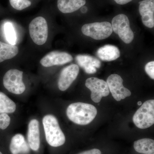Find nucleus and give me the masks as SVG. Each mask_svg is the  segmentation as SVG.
Segmentation results:
<instances>
[{
    "label": "nucleus",
    "mask_w": 154,
    "mask_h": 154,
    "mask_svg": "<svg viewBox=\"0 0 154 154\" xmlns=\"http://www.w3.org/2000/svg\"><path fill=\"white\" fill-rule=\"evenodd\" d=\"M116 3L119 5H124L129 3L132 0H114Z\"/></svg>",
    "instance_id": "obj_26"
},
{
    "label": "nucleus",
    "mask_w": 154,
    "mask_h": 154,
    "mask_svg": "<svg viewBox=\"0 0 154 154\" xmlns=\"http://www.w3.org/2000/svg\"><path fill=\"white\" fill-rule=\"evenodd\" d=\"M18 53L19 48L16 45L0 41V63L13 58Z\"/></svg>",
    "instance_id": "obj_19"
},
{
    "label": "nucleus",
    "mask_w": 154,
    "mask_h": 154,
    "mask_svg": "<svg viewBox=\"0 0 154 154\" xmlns=\"http://www.w3.org/2000/svg\"><path fill=\"white\" fill-rule=\"evenodd\" d=\"M11 119L7 113L0 114V129H6L11 123Z\"/></svg>",
    "instance_id": "obj_23"
},
{
    "label": "nucleus",
    "mask_w": 154,
    "mask_h": 154,
    "mask_svg": "<svg viewBox=\"0 0 154 154\" xmlns=\"http://www.w3.org/2000/svg\"><path fill=\"white\" fill-rule=\"evenodd\" d=\"M11 6L18 11H22L30 7L31 2L29 0H9Z\"/></svg>",
    "instance_id": "obj_22"
},
{
    "label": "nucleus",
    "mask_w": 154,
    "mask_h": 154,
    "mask_svg": "<svg viewBox=\"0 0 154 154\" xmlns=\"http://www.w3.org/2000/svg\"><path fill=\"white\" fill-rule=\"evenodd\" d=\"M145 70L146 73L152 79H154V62L151 61L146 64Z\"/></svg>",
    "instance_id": "obj_24"
},
{
    "label": "nucleus",
    "mask_w": 154,
    "mask_h": 154,
    "mask_svg": "<svg viewBox=\"0 0 154 154\" xmlns=\"http://www.w3.org/2000/svg\"><path fill=\"white\" fill-rule=\"evenodd\" d=\"M4 33L6 39L10 44L15 45L17 43V36L13 24L10 22H7L4 25Z\"/></svg>",
    "instance_id": "obj_21"
},
{
    "label": "nucleus",
    "mask_w": 154,
    "mask_h": 154,
    "mask_svg": "<svg viewBox=\"0 0 154 154\" xmlns=\"http://www.w3.org/2000/svg\"><path fill=\"white\" fill-rule=\"evenodd\" d=\"M112 29L126 44L130 43L134 38V33L130 26L128 17L123 14L115 16L112 19Z\"/></svg>",
    "instance_id": "obj_6"
},
{
    "label": "nucleus",
    "mask_w": 154,
    "mask_h": 154,
    "mask_svg": "<svg viewBox=\"0 0 154 154\" xmlns=\"http://www.w3.org/2000/svg\"><path fill=\"white\" fill-rule=\"evenodd\" d=\"M97 55L102 60L111 61L118 59L120 57V52L116 46L106 45L99 48Z\"/></svg>",
    "instance_id": "obj_16"
},
{
    "label": "nucleus",
    "mask_w": 154,
    "mask_h": 154,
    "mask_svg": "<svg viewBox=\"0 0 154 154\" xmlns=\"http://www.w3.org/2000/svg\"><path fill=\"white\" fill-rule=\"evenodd\" d=\"M16 109L15 102L2 92H0V114L13 113Z\"/></svg>",
    "instance_id": "obj_20"
},
{
    "label": "nucleus",
    "mask_w": 154,
    "mask_h": 154,
    "mask_svg": "<svg viewBox=\"0 0 154 154\" xmlns=\"http://www.w3.org/2000/svg\"><path fill=\"white\" fill-rule=\"evenodd\" d=\"M78 64L87 73L94 74L97 72V69L101 66L100 61L96 58L88 55H78L76 57Z\"/></svg>",
    "instance_id": "obj_13"
},
{
    "label": "nucleus",
    "mask_w": 154,
    "mask_h": 154,
    "mask_svg": "<svg viewBox=\"0 0 154 154\" xmlns=\"http://www.w3.org/2000/svg\"><path fill=\"white\" fill-rule=\"evenodd\" d=\"M142 105V103L141 102H138V105Z\"/></svg>",
    "instance_id": "obj_27"
},
{
    "label": "nucleus",
    "mask_w": 154,
    "mask_h": 154,
    "mask_svg": "<svg viewBox=\"0 0 154 154\" xmlns=\"http://www.w3.org/2000/svg\"><path fill=\"white\" fill-rule=\"evenodd\" d=\"M79 72V68L77 64H71L66 67L61 72L58 86L61 91H66L76 79Z\"/></svg>",
    "instance_id": "obj_11"
},
{
    "label": "nucleus",
    "mask_w": 154,
    "mask_h": 154,
    "mask_svg": "<svg viewBox=\"0 0 154 154\" xmlns=\"http://www.w3.org/2000/svg\"><path fill=\"white\" fill-rule=\"evenodd\" d=\"M86 3V0H57V6L61 13L70 14L78 11Z\"/></svg>",
    "instance_id": "obj_15"
},
{
    "label": "nucleus",
    "mask_w": 154,
    "mask_h": 154,
    "mask_svg": "<svg viewBox=\"0 0 154 154\" xmlns=\"http://www.w3.org/2000/svg\"><path fill=\"white\" fill-rule=\"evenodd\" d=\"M133 121L136 126L146 129L154 123V100H148L134 113Z\"/></svg>",
    "instance_id": "obj_3"
},
{
    "label": "nucleus",
    "mask_w": 154,
    "mask_h": 154,
    "mask_svg": "<svg viewBox=\"0 0 154 154\" xmlns=\"http://www.w3.org/2000/svg\"><path fill=\"white\" fill-rule=\"evenodd\" d=\"M97 113L94 105L82 102L72 103L67 108L66 114L71 121L79 125L90 124Z\"/></svg>",
    "instance_id": "obj_1"
},
{
    "label": "nucleus",
    "mask_w": 154,
    "mask_h": 154,
    "mask_svg": "<svg viewBox=\"0 0 154 154\" xmlns=\"http://www.w3.org/2000/svg\"><path fill=\"white\" fill-rule=\"evenodd\" d=\"M85 86L91 92V98L95 103H99L102 97L110 94L106 82L97 78H90L86 81Z\"/></svg>",
    "instance_id": "obj_8"
},
{
    "label": "nucleus",
    "mask_w": 154,
    "mask_h": 154,
    "mask_svg": "<svg viewBox=\"0 0 154 154\" xmlns=\"http://www.w3.org/2000/svg\"><path fill=\"white\" fill-rule=\"evenodd\" d=\"M12 154H25L29 151L24 137L21 134H17L11 139L10 146Z\"/></svg>",
    "instance_id": "obj_17"
},
{
    "label": "nucleus",
    "mask_w": 154,
    "mask_h": 154,
    "mask_svg": "<svg viewBox=\"0 0 154 154\" xmlns=\"http://www.w3.org/2000/svg\"><path fill=\"white\" fill-rule=\"evenodd\" d=\"M73 60L71 55L65 52L53 51L49 53L40 61L42 66L49 67L54 66L63 65Z\"/></svg>",
    "instance_id": "obj_10"
},
{
    "label": "nucleus",
    "mask_w": 154,
    "mask_h": 154,
    "mask_svg": "<svg viewBox=\"0 0 154 154\" xmlns=\"http://www.w3.org/2000/svg\"><path fill=\"white\" fill-rule=\"evenodd\" d=\"M77 154H103L100 149L94 148L80 152Z\"/></svg>",
    "instance_id": "obj_25"
},
{
    "label": "nucleus",
    "mask_w": 154,
    "mask_h": 154,
    "mask_svg": "<svg viewBox=\"0 0 154 154\" xmlns=\"http://www.w3.org/2000/svg\"><path fill=\"white\" fill-rule=\"evenodd\" d=\"M82 31L86 36L96 40H102L111 35L113 29L110 22H104L85 24L82 27Z\"/></svg>",
    "instance_id": "obj_5"
},
{
    "label": "nucleus",
    "mask_w": 154,
    "mask_h": 154,
    "mask_svg": "<svg viewBox=\"0 0 154 154\" xmlns=\"http://www.w3.org/2000/svg\"><path fill=\"white\" fill-rule=\"evenodd\" d=\"M23 72L16 69L9 70L3 78V85L9 92L19 95L25 91V86L23 81Z\"/></svg>",
    "instance_id": "obj_7"
},
{
    "label": "nucleus",
    "mask_w": 154,
    "mask_h": 154,
    "mask_svg": "<svg viewBox=\"0 0 154 154\" xmlns=\"http://www.w3.org/2000/svg\"><path fill=\"white\" fill-rule=\"evenodd\" d=\"M133 148L135 152L139 154H154V140L145 138L135 141Z\"/></svg>",
    "instance_id": "obj_18"
},
{
    "label": "nucleus",
    "mask_w": 154,
    "mask_h": 154,
    "mask_svg": "<svg viewBox=\"0 0 154 154\" xmlns=\"http://www.w3.org/2000/svg\"><path fill=\"white\" fill-rule=\"evenodd\" d=\"M0 154H3L2 153V152L1 151H0Z\"/></svg>",
    "instance_id": "obj_28"
},
{
    "label": "nucleus",
    "mask_w": 154,
    "mask_h": 154,
    "mask_svg": "<svg viewBox=\"0 0 154 154\" xmlns=\"http://www.w3.org/2000/svg\"><path fill=\"white\" fill-rule=\"evenodd\" d=\"M123 79L117 74H112L108 77L107 82L109 91L116 101H120L131 95V92L123 85Z\"/></svg>",
    "instance_id": "obj_9"
},
{
    "label": "nucleus",
    "mask_w": 154,
    "mask_h": 154,
    "mask_svg": "<svg viewBox=\"0 0 154 154\" xmlns=\"http://www.w3.org/2000/svg\"><path fill=\"white\" fill-rule=\"evenodd\" d=\"M28 144L33 151H37L40 147V132L39 122L33 119L30 122L28 125Z\"/></svg>",
    "instance_id": "obj_14"
},
{
    "label": "nucleus",
    "mask_w": 154,
    "mask_h": 154,
    "mask_svg": "<svg viewBox=\"0 0 154 154\" xmlns=\"http://www.w3.org/2000/svg\"><path fill=\"white\" fill-rule=\"evenodd\" d=\"M42 123L46 141L50 146L58 147L64 144L66 140L65 136L54 116H45L42 119Z\"/></svg>",
    "instance_id": "obj_2"
},
{
    "label": "nucleus",
    "mask_w": 154,
    "mask_h": 154,
    "mask_svg": "<svg viewBox=\"0 0 154 154\" xmlns=\"http://www.w3.org/2000/svg\"><path fill=\"white\" fill-rule=\"evenodd\" d=\"M139 4V11L144 25L149 28H153L154 0H143Z\"/></svg>",
    "instance_id": "obj_12"
},
{
    "label": "nucleus",
    "mask_w": 154,
    "mask_h": 154,
    "mask_svg": "<svg viewBox=\"0 0 154 154\" xmlns=\"http://www.w3.org/2000/svg\"><path fill=\"white\" fill-rule=\"evenodd\" d=\"M29 33L31 39L37 45L44 44L48 37V25L44 17H36L29 25Z\"/></svg>",
    "instance_id": "obj_4"
}]
</instances>
